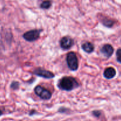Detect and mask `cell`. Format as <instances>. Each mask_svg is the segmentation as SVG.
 <instances>
[{
    "instance_id": "cell-1",
    "label": "cell",
    "mask_w": 121,
    "mask_h": 121,
    "mask_svg": "<svg viewBox=\"0 0 121 121\" xmlns=\"http://www.w3.org/2000/svg\"><path fill=\"white\" fill-rule=\"evenodd\" d=\"M78 86L79 84L76 80L70 77H65L62 78L59 83V87L64 91H72Z\"/></svg>"
},
{
    "instance_id": "cell-2",
    "label": "cell",
    "mask_w": 121,
    "mask_h": 121,
    "mask_svg": "<svg viewBox=\"0 0 121 121\" xmlns=\"http://www.w3.org/2000/svg\"><path fill=\"white\" fill-rule=\"evenodd\" d=\"M67 63L69 67L73 71H76L78 69L79 63L76 54L73 52H70L67 55Z\"/></svg>"
},
{
    "instance_id": "cell-3",
    "label": "cell",
    "mask_w": 121,
    "mask_h": 121,
    "mask_svg": "<svg viewBox=\"0 0 121 121\" xmlns=\"http://www.w3.org/2000/svg\"><path fill=\"white\" fill-rule=\"evenodd\" d=\"M35 94L39 97L41 98V99H44V100H48L52 98V93L48 91L47 89H46L44 87H41L40 86H37L35 88Z\"/></svg>"
},
{
    "instance_id": "cell-4",
    "label": "cell",
    "mask_w": 121,
    "mask_h": 121,
    "mask_svg": "<svg viewBox=\"0 0 121 121\" xmlns=\"http://www.w3.org/2000/svg\"><path fill=\"white\" fill-rule=\"evenodd\" d=\"M40 36V31L37 30L28 31L24 34L23 37L28 41H34L37 40Z\"/></svg>"
},
{
    "instance_id": "cell-5",
    "label": "cell",
    "mask_w": 121,
    "mask_h": 121,
    "mask_svg": "<svg viewBox=\"0 0 121 121\" xmlns=\"http://www.w3.org/2000/svg\"><path fill=\"white\" fill-rule=\"evenodd\" d=\"M34 73L38 76L42 77L46 79H52L54 77V74L50 71L42 69H37L34 70Z\"/></svg>"
},
{
    "instance_id": "cell-6",
    "label": "cell",
    "mask_w": 121,
    "mask_h": 121,
    "mask_svg": "<svg viewBox=\"0 0 121 121\" xmlns=\"http://www.w3.org/2000/svg\"><path fill=\"white\" fill-rule=\"evenodd\" d=\"M60 44L61 48L67 50L73 46V41L71 38L68 37H64L60 40Z\"/></svg>"
},
{
    "instance_id": "cell-7",
    "label": "cell",
    "mask_w": 121,
    "mask_h": 121,
    "mask_svg": "<svg viewBox=\"0 0 121 121\" xmlns=\"http://www.w3.org/2000/svg\"><path fill=\"white\" fill-rule=\"evenodd\" d=\"M113 47L110 44H105L102 47L101 49V52L104 54L105 56L107 57H109L113 54Z\"/></svg>"
},
{
    "instance_id": "cell-8",
    "label": "cell",
    "mask_w": 121,
    "mask_h": 121,
    "mask_svg": "<svg viewBox=\"0 0 121 121\" xmlns=\"http://www.w3.org/2000/svg\"><path fill=\"white\" fill-rule=\"evenodd\" d=\"M104 75L105 78L108 79H111L114 78L116 75V70L113 67H108L104 71Z\"/></svg>"
},
{
    "instance_id": "cell-9",
    "label": "cell",
    "mask_w": 121,
    "mask_h": 121,
    "mask_svg": "<svg viewBox=\"0 0 121 121\" xmlns=\"http://www.w3.org/2000/svg\"><path fill=\"white\" fill-rule=\"evenodd\" d=\"M83 50L87 53H91L94 50V46L90 42H86L83 44L82 46Z\"/></svg>"
},
{
    "instance_id": "cell-10",
    "label": "cell",
    "mask_w": 121,
    "mask_h": 121,
    "mask_svg": "<svg viewBox=\"0 0 121 121\" xmlns=\"http://www.w3.org/2000/svg\"><path fill=\"white\" fill-rule=\"evenodd\" d=\"M103 24L108 27H111L113 25V21L110 19H104V21H103Z\"/></svg>"
},
{
    "instance_id": "cell-11",
    "label": "cell",
    "mask_w": 121,
    "mask_h": 121,
    "mask_svg": "<svg viewBox=\"0 0 121 121\" xmlns=\"http://www.w3.org/2000/svg\"><path fill=\"white\" fill-rule=\"evenodd\" d=\"M51 5H52V4L50 1H44L41 3L40 7L43 9H48L51 7Z\"/></svg>"
},
{
    "instance_id": "cell-12",
    "label": "cell",
    "mask_w": 121,
    "mask_h": 121,
    "mask_svg": "<svg viewBox=\"0 0 121 121\" xmlns=\"http://www.w3.org/2000/svg\"><path fill=\"white\" fill-rule=\"evenodd\" d=\"M117 61L121 63V48H119L117 52Z\"/></svg>"
},
{
    "instance_id": "cell-13",
    "label": "cell",
    "mask_w": 121,
    "mask_h": 121,
    "mask_svg": "<svg viewBox=\"0 0 121 121\" xmlns=\"http://www.w3.org/2000/svg\"><path fill=\"white\" fill-rule=\"evenodd\" d=\"M18 86H19L18 83L17 82H13V83L11 84V87L13 89H18Z\"/></svg>"
},
{
    "instance_id": "cell-14",
    "label": "cell",
    "mask_w": 121,
    "mask_h": 121,
    "mask_svg": "<svg viewBox=\"0 0 121 121\" xmlns=\"http://www.w3.org/2000/svg\"><path fill=\"white\" fill-rule=\"evenodd\" d=\"M93 115H94L95 116H96V117H99V116H100V112H99V111H94V112H93Z\"/></svg>"
},
{
    "instance_id": "cell-15",
    "label": "cell",
    "mask_w": 121,
    "mask_h": 121,
    "mask_svg": "<svg viewBox=\"0 0 121 121\" xmlns=\"http://www.w3.org/2000/svg\"><path fill=\"white\" fill-rule=\"evenodd\" d=\"M2 111H1V110H0V116H1V115H2Z\"/></svg>"
}]
</instances>
